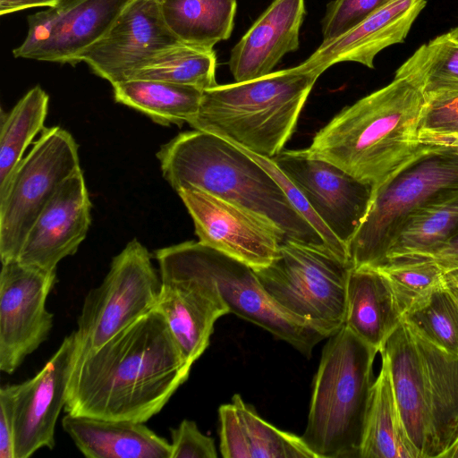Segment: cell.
Returning <instances> with one entry per match:
<instances>
[{
	"mask_svg": "<svg viewBox=\"0 0 458 458\" xmlns=\"http://www.w3.org/2000/svg\"><path fill=\"white\" fill-rule=\"evenodd\" d=\"M191 369L154 309L98 348L75 354L64 410L145 423L188 379Z\"/></svg>",
	"mask_w": 458,
	"mask_h": 458,
	"instance_id": "obj_1",
	"label": "cell"
},
{
	"mask_svg": "<svg viewBox=\"0 0 458 458\" xmlns=\"http://www.w3.org/2000/svg\"><path fill=\"white\" fill-rule=\"evenodd\" d=\"M421 89L403 77L342 109L313 137L307 149L374 191L410 163L439 145L420 137L426 108Z\"/></svg>",
	"mask_w": 458,
	"mask_h": 458,
	"instance_id": "obj_2",
	"label": "cell"
},
{
	"mask_svg": "<svg viewBox=\"0 0 458 458\" xmlns=\"http://www.w3.org/2000/svg\"><path fill=\"white\" fill-rule=\"evenodd\" d=\"M157 157L176 192L203 191L267 220L285 241L328 248L273 176L232 142L193 129L162 145Z\"/></svg>",
	"mask_w": 458,
	"mask_h": 458,
	"instance_id": "obj_3",
	"label": "cell"
},
{
	"mask_svg": "<svg viewBox=\"0 0 458 458\" xmlns=\"http://www.w3.org/2000/svg\"><path fill=\"white\" fill-rule=\"evenodd\" d=\"M320 75L300 65L203 91L188 122L260 157L274 158L292 137Z\"/></svg>",
	"mask_w": 458,
	"mask_h": 458,
	"instance_id": "obj_4",
	"label": "cell"
},
{
	"mask_svg": "<svg viewBox=\"0 0 458 458\" xmlns=\"http://www.w3.org/2000/svg\"><path fill=\"white\" fill-rule=\"evenodd\" d=\"M378 352L344 325L328 337L301 437L318 458H359Z\"/></svg>",
	"mask_w": 458,
	"mask_h": 458,
	"instance_id": "obj_5",
	"label": "cell"
},
{
	"mask_svg": "<svg viewBox=\"0 0 458 458\" xmlns=\"http://www.w3.org/2000/svg\"><path fill=\"white\" fill-rule=\"evenodd\" d=\"M458 188V147L439 145L410 163L374 191L369 212L347 246L352 267H377L409 217Z\"/></svg>",
	"mask_w": 458,
	"mask_h": 458,
	"instance_id": "obj_6",
	"label": "cell"
},
{
	"mask_svg": "<svg viewBox=\"0 0 458 458\" xmlns=\"http://www.w3.org/2000/svg\"><path fill=\"white\" fill-rule=\"evenodd\" d=\"M352 267L328 248L286 240L270 265L253 270L280 305L329 337L344 324Z\"/></svg>",
	"mask_w": 458,
	"mask_h": 458,
	"instance_id": "obj_7",
	"label": "cell"
},
{
	"mask_svg": "<svg viewBox=\"0 0 458 458\" xmlns=\"http://www.w3.org/2000/svg\"><path fill=\"white\" fill-rule=\"evenodd\" d=\"M162 279L137 239L113 258L101 284L84 298L74 330L75 354L95 350L155 309Z\"/></svg>",
	"mask_w": 458,
	"mask_h": 458,
	"instance_id": "obj_8",
	"label": "cell"
},
{
	"mask_svg": "<svg viewBox=\"0 0 458 458\" xmlns=\"http://www.w3.org/2000/svg\"><path fill=\"white\" fill-rule=\"evenodd\" d=\"M78 144L66 130L44 128L0 193L1 262L17 259L24 239L60 185L80 169Z\"/></svg>",
	"mask_w": 458,
	"mask_h": 458,
	"instance_id": "obj_9",
	"label": "cell"
},
{
	"mask_svg": "<svg viewBox=\"0 0 458 458\" xmlns=\"http://www.w3.org/2000/svg\"><path fill=\"white\" fill-rule=\"evenodd\" d=\"M56 271L27 266L17 259L2 263L0 273V369L13 374L47 338L53 314L47 296Z\"/></svg>",
	"mask_w": 458,
	"mask_h": 458,
	"instance_id": "obj_10",
	"label": "cell"
},
{
	"mask_svg": "<svg viewBox=\"0 0 458 458\" xmlns=\"http://www.w3.org/2000/svg\"><path fill=\"white\" fill-rule=\"evenodd\" d=\"M315 214L346 247L364 221L374 188L307 149L283 150L272 158Z\"/></svg>",
	"mask_w": 458,
	"mask_h": 458,
	"instance_id": "obj_11",
	"label": "cell"
},
{
	"mask_svg": "<svg viewBox=\"0 0 458 458\" xmlns=\"http://www.w3.org/2000/svg\"><path fill=\"white\" fill-rule=\"evenodd\" d=\"M194 223L199 242L253 269L270 265L285 238L253 212L203 191H177Z\"/></svg>",
	"mask_w": 458,
	"mask_h": 458,
	"instance_id": "obj_12",
	"label": "cell"
},
{
	"mask_svg": "<svg viewBox=\"0 0 458 458\" xmlns=\"http://www.w3.org/2000/svg\"><path fill=\"white\" fill-rule=\"evenodd\" d=\"M198 249L230 313L261 327L307 357L317 344L328 338L280 305L262 286L253 268L199 241Z\"/></svg>",
	"mask_w": 458,
	"mask_h": 458,
	"instance_id": "obj_13",
	"label": "cell"
},
{
	"mask_svg": "<svg viewBox=\"0 0 458 458\" xmlns=\"http://www.w3.org/2000/svg\"><path fill=\"white\" fill-rule=\"evenodd\" d=\"M130 0H61L28 17L29 30L15 57L78 63L79 55L101 38Z\"/></svg>",
	"mask_w": 458,
	"mask_h": 458,
	"instance_id": "obj_14",
	"label": "cell"
},
{
	"mask_svg": "<svg viewBox=\"0 0 458 458\" xmlns=\"http://www.w3.org/2000/svg\"><path fill=\"white\" fill-rule=\"evenodd\" d=\"M177 42L157 0H130L105 35L79 55L78 62H85L114 85L128 80L148 58Z\"/></svg>",
	"mask_w": 458,
	"mask_h": 458,
	"instance_id": "obj_15",
	"label": "cell"
},
{
	"mask_svg": "<svg viewBox=\"0 0 458 458\" xmlns=\"http://www.w3.org/2000/svg\"><path fill=\"white\" fill-rule=\"evenodd\" d=\"M75 352L72 331L33 377L15 384V458H28L41 448L55 447V425L64 409Z\"/></svg>",
	"mask_w": 458,
	"mask_h": 458,
	"instance_id": "obj_16",
	"label": "cell"
},
{
	"mask_svg": "<svg viewBox=\"0 0 458 458\" xmlns=\"http://www.w3.org/2000/svg\"><path fill=\"white\" fill-rule=\"evenodd\" d=\"M91 202L81 169L69 176L38 214L17 260L46 271L76 253L91 223Z\"/></svg>",
	"mask_w": 458,
	"mask_h": 458,
	"instance_id": "obj_17",
	"label": "cell"
},
{
	"mask_svg": "<svg viewBox=\"0 0 458 458\" xmlns=\"http://www.w3.org/2000/svg\"><path fill=\"white\" fill-rule=\"evenodd\" d=\"M426 4V0H390L336 39L322 43L299 65L318 75L342 62H355L373 69L378 53L405 40Z\"/></svg>",
	"mask_w": 458,
	"mask_h": 458,
	"instance_id": "obj_18",
	"label": "cell"
},
{
	"mask_svg": "<svg viewBox=\"0 0 458 458\" xmlns=\"http://www.w3.org/2000/svg\"><path fill=\"white\" fill-rule=\"evenodd\" d=\"M305 13L304 0H274L231 51L235 82L272 72L284 55L297 50Z\"/></svg>",
	"mask_w": 458,
	"mask_h": 458,
	"instance_id": "obj_19",
	"label": "cell"
},
{
	"mask_svg": "<svg viewBox=\"0 0 458 458\" xmlns=\"http://www.w3.org/2000/svg\"><path fill=\"white\" fill-rule=\"evenodd\" d=\"M416 344L426 381L430 416L429 458L444 457L458 440V354L403 319Z\"/></svg>",
	"mask_w": 458,
	"mask_h": 458,
	"instance_id": "obj_20",
	"label": "cell"
},
{
	"mask_svg": "<svg viewBox=\"0 0 458 458\" xmlns=\"http://www.w3.org/2000/svg\"><path fill=\"white\" fill-rule=\"evenodd\" d=\"M64 431L88 458H171L172 445L144 422L66 414Z\"/></svg>",
	"mask_w": 458,
	"mask_h": 458,
	"instance_id": "obj_21",
	"label": "cell"
},
{
	"mask_svg": "<svg viewBox=\"0 0 458 458\" xmlns=\"http://www.w3.org/2000/svg\"><path fill=\"white\" fill-rule=\"evenodd\" d=\"M391 369L396 401L420 458H429L430 416L426 381L414 339L403 320L382 350Z\"/></svg>",
	"mask_w": 458,
	"mask_h": 458,
	"instance_id": "obj_22",
	"label": "cell"
},
{
	"mask_svg": "<svg viewBox=\"0 0 458 458\" xmlns=\"http://www.w3.org/2000/svg\"><path fill=\"white\" fill-rule=\"evenodd\" d=\"M402 321L378 270L372 267H352L344 325L380 352Z\"/></svg>",
	"mask_w": 458,
	"mask_h": 458,
	"instance_id": "obj_23",
	"label": "cell"
},
{
	"mask_svg": "<svg viewBox=\"0 0 458 458\" xmlns=\"http://www.w3.org/2000/svg\"><path fill=\"white\" fill-rule=\"evenodd\" d=\"M379 353L381 367L370 391L359 458H420L399 410L388 358Z\"/></svg>",
	"mask_w": 458,
	"mask_h": 458,
	"instance_id": "obj_24",
	"label": "cell"
},
{
	"mask_svg": "<svg viewBox=\"0 0 458 458\" xmlns=\"http://www.w3.org/2000/svg\"><path fill=\"white\" fill-rule=\"evenodd\" d=\"M112 86L117 103L145 114L164 126L188 123L197 114L204 91L153 80H126Z\"/></svg>",
	"mask_w": 458,
	"mask_h": 458,
	"instance_id": "obj_25",
	"label": "cell"
},
{
	"mask_svg": "<svg viewBox=\"0 0 458 458\" xmlns=\"http://www.w3.org/2000/svg\"><path fill=\"white\" fill-rule=\"evenodd\" d=\"M163 19L175 38L206 48L229 38L236 0H158Z\"/></svg>",
	"mask_w": 458,
	"mask_h": 458,
	"instance_id": "obj_26",
	"label": "cell"
},
{
	"mask_svg": "<svg viewBox=\"0 0 458 458\" xmlns=\"http://www.w3.org/2000/svg\"><path fill=\"white\" fill-rule=\"evenodd\" d=\"M457 234L458 188L444 192L409 217L393 242L386 261L431 255Z\"/></svg>",
	"mask_w": 458,
	"mask_h": 458,
	"instance_id": "obj_27",
	"label": "cell"
},
{
	"mask_svg": "<svg viewBox=\"0 0 458 458\" xmlns=\"http://www.w3.org/2000/svg\"><path fill=\"white\" fill-rule=\"evenodd\" d=\"M213 48L177 42L148 58L128 80H153L205 90L217 85Z\"/></svg>",
	"mask_w": 458,
	"mask_h": 458,
	"instance_id": "obj_28",
	"label": "cell"
},
{
	"mask_svg": "<svg viewBox=\"0 0 458 458\" xmlns=\"http://www.w3.org/2000/svg\"><path fill=\"white\" fill-rule=\"evenodd\" d=\"M383 276L402 320L447 286L446 274L426 257H403L375 267Z\"/></svg>",
	"mask_w": 458,
	"mask_h": 458,
	"instance_id": "obj_29",
	"label": "cell"
},
{
	"mask_svg": "<svg viewBox=\"0 0 458 458\" xmlns=\"http://www.w3.org/2000/svg\"><path fill=\"white\" fill-rule=\"evenodd\" d=\"M49 97L40 87L30 89L7 114H3L0 131V193L22 160L27 147L44 130Z\"/></svg>",
	"mask_w": 458,
	"mask_h": 458,
	"instance_id": "obj_30",
	"label": "cell"
},
{
	"mask_svg": "<svg viewBox=\"0 0 458 458\" xmlns=\"http://www.w3.org/2000/svg\"><path fill=\"white\" fill-rule=\"evenodd\" d=\"M425 97L458 90V27L421 45L395 72Z\"/></svg>",
	"mask_w": 458,
	"mask_h": 458,
	"instance_id": "obj_31",
	"label": "cell"
},
{
	"mask_svg": "<svg viewBox=\"0 0 458 458\" xmlns=\"http://www.w3.org/2000/svg\"><path fill=\"white\" fill-rule=\"evenodd\" d=\"M233 403L239 412L250 458H318L301 437L283 431L263 420L238 394Z\"/></svg>",
	"mask_w": 458,
	"mask_h": 458,
	"instance_id": "obj_32",
	"label": "cell"
},
{
	"mask_svg": "<svg viewBox=\"0 0 458 458\" xmlns=\"http://www.w3.org/2000/svg\"><path fill=\"white\" fill-rule=\"evenodd\" d=\"M405 319L435 343L458 354V306L447 286L437 291L422 308Z\"/></svg>",
	"mask_w": 458,
	"mask_h": 458,
	"instance_id": "obj_33",
	"label": "cell"
},
{
	"mask_svg": "<svg viewBox=\"0 0 458 458\" xmlns=\"http://www.w3.org/2000/svg\"><path fill=\"white\" fill-rule=\"evenodd\" d=\"M426 98L420 137L427 145H445L458 137V90Z\"/></svg>",
	"mask_w": 458,
	"mask_h": 458,
	"instance_id": "obj_34",
	"label": "cell"
},
{
	"mask_svg": "<svg viewBox=\"0 0 458 458\" xmlns=\"http://www.w3.org/2000/svg\"><path fill=\"white\" fill-rule=\"evenodd\" d=\"M243 149V148H242ZM251 158L258 162L283 188L290 201L306 220L317 230L327 246L343 259L348 260L347 247L322 223L309 205L301 192L293 185L287 176L279 169L272 158L260 157L243 149Z\"/></svg>",
	"mask_w": 458,
	"mask_h": 458,
	"instance_id": "obj_35",
	"label": "cell"
},
{
	"mask_svg": "<svg viewBox=\"0 0 458 458\" xmlns=\"http://www.w3.org/2000/svg\"><path fill=\"white\" fill-rule=\"evenodd\" d=\"M390 0H333L322 20V43L336 39Z\"/></svg>",
	"mask_w": 458,
	"mask_h": 458,
	"instance_id": "obj_36",
	"label": "cell"
},
{
	"mask_svg": "<svg viewBox=\"0 0 458 458\" xmlns=\"http://www.w3.org/2000/svg\"><path fill=\"white\" fill-rule=\"evenodd\" d=\"M171 458H216L212 437L204 435L193 420H182L177 428L170 429Z\"/></svg>",
	"mask_w": 458,
	"mask_h": 458,
	"instance_id": "obj_37",
	"label": "cell"
},
{
	"mask_svg": "<svg viewBox=\"0 0 458 458\" xmlns=\"http://www.w3.org/2000/svg\"><path fill=\"white\" fill-rule=\"evenodd\" d=\"M220 452L224 458H250L243 426L232 403L219 407Z\"/></svg>",
	"mask_w": 458,
	"mask_h": 458,
	"instance_id": "obj_38",
	"label": "cell"
},
{
	"mask_svg": "<svg viewBox=\"0 0 458 458\" xmlns=\"http://www.w3.org/2000/svg\"><path fill=\"white\" fill-rule=\"evenodd\" d=\"M15 385L0 388V458L14 455V403Z\"/></svg>",
	"mask_w": 458,
	"mask_h": 458,
	"instance_id": "obj_39",
	"label": "cell"
},
{
	"mask_svg": "<svg viewBox=\"0 0 458 458\" xmlns=\"http://www.w3.org/2000/svg\"><path fill=\"white\" fill-rule=\"evenodd\" d=\"M426 258L437 263L445 274L458 269V234Z\"/></svg>",
	"mask_w": 458,
	"mask_h": 458,
	"instance_id": "obj_40",
	"label": "cell"
},
{
	"mask_svg": "<svg viewBox=\"0 0 458 458\" xmlns=\"http://www.w3.org/2000/svg\"><path fill=\"white\" fill-rule=\"evenodd\" d=\"M61 0H0V14H9L33 7H52Z\"/></svg>",
	"mask_w": 458,
	"mask_h": 458,
	"instance_id": "obj_41",
	"label": "cell"
},
{
	"mask_svg": "<svg viewBox=\"0 0 458 458\" xmlns=\"http://www.w3.org/2000/svg\"><path fill=\"white\" fill-rule=\"evenodd\" d=\"M447 284L458 287V269L446 273Z\"/></svg>",
	"mask_w": 458,
	"mask_h": 458,
	"instance_id": "obj_42",
	"label": "cell"
},
{
	"mask_svg": "<svg viewBox=\"0 0 458 458\" xmlns=\"http://www.w3.org/2000/svg\"><path fill=\"white\" fill-rule=\"evenodd\" d=\"M443 458H458V440L454 445L446 452Z\"/></svg>",
	"mask_w": 458,
	"mask_h": 458,
	"instance_id": "obj_43",
	"label": "cell"
},
{
	"mask_svg": "<svg viewBox=\"0 0 458 458\" xmlns=\"http://www.w3.org/2000/svg\"><path fill=\"white\" fill-rule=\"evenodd\" d=\"M447 290L458 306V287L447 285Z\"/></svg>",
	"mask_w": 458,
	"mask_h": 458,
	"instance_id": "obj_44",
	"label": "cell"
},
{
	"mask_svg": "<svg viewBox=\"0 0 458 458\" xmlns=\"http://www.w3.org/2000/svg\"><path fill=\"white\" fill-rule=\"evenodd\" d=\"M444 146L458 147V137L447 141Z\"/></svg>",
	"mask_w": 458,
	"mask_h": 458,
	"instance_id": "obj_45",
	"label": "cell"
},
{
	"mask_svg": "<svg viewBox=\"0 0 458 458\" xmlns=\"http://www.w3.org/2000/svg\"><path fill=\"white\" fill-rule=\"evenodd\" d=\"M158 1V0H157Z\"/></svg>",
	"mask_w": 458,
	"mask_h": 458,
	"instance_id": "obj_46",
	"label": "cell"
}]
</instances>
